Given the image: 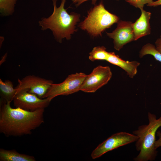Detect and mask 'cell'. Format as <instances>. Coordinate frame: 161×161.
<instances>
[{"instance_id":"obj_1","label":"cell","mask_w":161,"mask_h":161,"mask_svg":"<svg viewBox=\"0 0 161 161\" xmlns=\"http://www.w3.org/2000/svg\"><path fill=\"white\" fill-rule=\"evenodd\" d=\"M11 102L0 104V132L7 136L30 134L44 122V109L27 111L13 108Z\"/></svg>"},{"instance_id":"obj_2","label":"cell","mask_w":161,"mask_h":161,"mask_svg":"<svg viewBox=\"0 0 161 161\" xmlns=\"http://www.w3.org/2000/svg\"><path fill=\"white\" fill-rule=\"evenodd\" d=\"M54 7L52 14L47 18H42L39 21L41 30L49 29L52 32L55 39L60 43L63 39H71L72 35L77 31L76 25L80 21V14L72 12L69 13L64 8L66 0H61L57 7V0H52Z\"/></svg>"},{"instance_id":"obj_3","label":"cell","mask_w":161,"mask_h":161,"mask_svg":"<svg viewBox=\"0 0 161 161\" xmlns=\"http://www.w3.org/2000/svg\"><path fill=\"white\" fill-rule=\"evenodd\" d=\"M148 124L140 126L132 132L138 137L135 147L140 153L134 158L135 161H153L157 154L154 144L157 131L161 126V116L157 119L155 114L150 112L148 113Z\"/></svg>"},{"instance_id":"obj_4","label":"cell","mask_w":161,"mask_h":161,"mask_svg":"<svg viewBox=\"0 0 161 161\" xmlns=\"http://www.w3.org/2000/svg\"><path fill=\"white\" fill-rule=\"evenodd\" d=\"M119 19L106 9L102 1L88 11L86 16L79 24L78 27L91 37H97L101 36L105 30L117 23Z\"/></svg>"},{"instance_id":"obj_5","label":"cell","mask_w":161,"mask_h":161,"mask_svg":"<svg viewBox=\"0 0 161 161\" xmlns=\"http://www.w3.org/2000/svg\"><path fill=\"white\" fill-rule=\"evenodd\" d=\"M86 75L82 72L69 75L62 82L52 83L42 98H47L50 102L59 95H67L80 91Z\"/></svg>"},{"instance_id":"obj_6","label":"cell","mask_w":161,"mask_h":161,"mask_svg":"<svg viewBox=\"0 0 161 161\" xmlns=\"http://www.w3.org/2000/svg\"><path fill=\"white\" fill-rule=\"evenodd\" d=\"M138 139L136 135L126 132L114 134L98 145L92 151L91 157L93 159L97 158L108 151L136 141Z\"/></svg>"},{"instance_id":"obj_7","label":"cell","mask_w":161,"mask_h":161,"mask_svg":"<svg viewBox=\"0 0 161 161\" xmlns=\"http://www.w3.org/2000/svg\"><path fill=\"white\" fill-rule=\"evenodd\" d=\"M112 73L109 66H98L89 75H86L80 91L93 93L106 84L111 79Z\"/></svg>"},{"instance_id":"obj_8","label":"cell","mask_w":161,"mask_h":161,"mask_svg":"<svg viewBox=\"0 0 161 161\" xmlns=\"http://www.w3.org/2000/svg\"><path fill=\"white\" fill-rule=\"evenodd\" d=\"M16 89L13 99V105L16 108L33 111L38 109H45L50 102L47 98H41L36 95L29 92L27 89Z\"/></svg>"},{"instance_id":"obj_9","label":"cell","mask_w":161,"mask_h":161,"mask_svg":"<svg viewBox=\"0 0 161 161\" xmlns=\"http://www.w3.org/2000/svg\"><path fill=\"white\" fill-rule=\"evenodd\" d=\"M116 29L110 33L106 32L107 36L113 40L114 47L120 50L124 46L134 41L133 23L130 21L119 20Z\"/></svg>"},{"instance_id":"obj_10","label":"cell","mask_w":161,"mask_h":161,"mask_svg":"<svg viewBox=\"0 0 161 161\" xmlns=\"http://www.w3.org/2000/svg\"><path fill=\"white\" fill-rule=\"evenodd\" d=\"M18 89H27L28 92L42 98L53 83L52 80L34 75L27 76L22 79H18Z\"/></svg>"},{"instance_id":"obj_11","label":"cell","mask_w":161,"mask_h":161,"mask_svg":"<svg viewBox=\"0 0 161 161\" xmlns=\"http://www.w3.org/2000/svg\"><path fill=\"white\" fill-rule=\"evenodd\" d=\"M141 14L136 21L133 23V29L134 35V41L149 35L151 32L150 20L151 13L143 9L140 10Z\"/></svg>"},{"instance_id":"obj_12","label":"cell","mask_w":161,"mask_h":161,"mask_svg":"<svg viewBox=\"0 0 161 161\" xmlns=\"http://www.w3.org/2000/svg\"><path fill=\"white\" fill-rule=\"evenodd\" d=\"M106 61L121 68L131 78H133L136 74L137 67L140 64L136 61H129L124 60L113 52H109Z\"/></svg>"},{"instance_id":"obj_13","label":"cell","mask_w":161,"mask_h":161,"mask_svg":"<svg viewBox=\"0 0 161 161\" xmlns=\"http://www.w3.org/2000/svg\"><path fill=\"white\" fill-rule=\"evenodd\" d=\"M0 161H35L34 157L20 153L14 150L0 149Z\"/></svg>"},{"instance_id":"obj_14","label":"cell","mask_w":161,"mask_h":161,"mask_svg":"<svg viewBox=\"0 0 161 161\" xmlns=\"http://www.w3.org/2000/svg\"><path fill=\"white\" fill-rule=\"evenodd\" d=\"M16 88L13 87V83L9 80L4 82L0 79V104L11 102L16 94Z\"/></svg>"},{"instance_id":"obj_15","label":"cell","mask_w":161,"mask_h":161,"mask_svg":"<svg viewBox=\"0 0 161 161\" xmlns=\"http://www.w3.org/2000/svg\"><path fill=\"white\" fill-rule=\"evenodd\" d=\"M109 52L103 46L94 47L89 53V59L92 61L96 60H106L108 56Z\"/></svg>"},{"instance_id":"obj_16","label":"cell","mask_w":161,"mask_h":161,"mask_svg":"<svg viewBox=\"0 0 161 161\" xmlns=\"http://www.w3.org/2000/svg\"><path fill=\"white\" fill-rule=\"evenodd\" d=\"M139 53L140 58L145 55H152L156 60L161 63V53L156 49L155 46L151 44L148 43L144 45Z\"/></svg>"},{"instance_id":"obj_17","label":"cell","mask_w":161,"mask_h":161,"mask_svg":"<svg viewBox=\"0 0 161 161\" xmlns=\"http://www.w3.org/2000/svg\"><path fill=\"white\" fill-rule=\"evenodd\" d=\"M17 0H0V12L3 16L12 15Z\"/></svg>"},{"instance_id":"obj_18","label":"cell","mask_w":161,"mask_h":161,"mask_svg":"<svg viewBox=\"0 0 161 161\" xmlns=\"http://www.w3.org/2000/svg\"><path fill=\"white\" fill-rule=\"evenodd\" d=\"M130 5L140 10L143 8L145 4H148L153 1V0H124Z\"/></svg>"},{"instance_id":"obj_19","label":"cell","mask_w":161,"mask_h":161,"mask_svg":"<svg viewBox=\"0 0 161 161\" xmlns=\"http://www.w3.org/2000/svg\"><path fill=\"white\" fill-rule=\"evenodd\" d=\"M89 0H91L92 4L95 5L97 0H72L73 3L75 4L76 7H78L83 3Z\"/></svg>"},{"instance_id":"obj_20","label":"cell","mask_w":161,"mask_h":161,"mask_svg":"<svg viewBox=\"0 0 161 161\" xmlns=\"http://www.w3.org/2000/svg\"><path fill=\"white\" fill-rule=\"evenodd\" d=\"M156 134L159 137L158 140H156L155 143V148L157 149L158 147L161 146V132L160 131H157Z\"/></svg>"},{"instance_id":"obj_21","label":"cell","mask_w":161,"mask_h":161,"mask_svg":"<svg viewBox=\"0 0 161 161\" xmlns=\"http://www.w3.org/2000/svg\"><path fill=\"white\" fill-rule=\"evenodd\" d=\"M156 49L161 53V35L158 38L155 42Z\"/></svg>"},{"instance_id":"obj_22","label":"cell","mask_w":161,"mask_h":161,"mask_svg":"<svg viewBox=\"0 0 161 161\" xmlns=\"http://www.w3.org/2000/svg\"><path fill=\"white\" fill-rule=\"evenodd\" d=\"M147 5L149 7H157L159 6H161V0H158L155 1H154L152 3L147 4Z\"/></svg>"},{"instance_id":"obj_23","label":"cell","mask_w":161,"mask_h":161,"mask_svg":"<svg viewBox=\"0 0 161 161\" xmlns=\"http://www.w3.org/2000/svg\"><path fill=\"white\" fill-rule=\"evenodd\" d=\"M116 0L117 1H119V0Z\"/></svg>"}]
</instances>
